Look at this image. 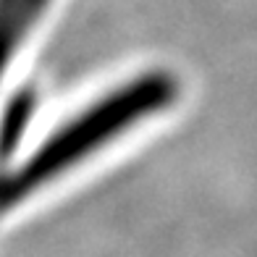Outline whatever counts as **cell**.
<instances>
[{"label":"cell","instance_id":"obj_1","mask_svg":"<svg viewBox=\"0 0 257 257\" xmlns=\"http://www.w3.org/2000/svg\"><path fill=\"white\" fill-rule=\"evenodd\" d=\"M176 95L179 84L171 74H147L128 87L113 92L102 102L92 105L87 113L55 132L21 168L0 179V210L27 200L34 189L48 184L79 158H84L89 150L108 142L142 115L166 108L168 102L176 100Z\"/></svg>","mask_w":257,"mask_h":257},{"label":"cell","instance_id":"obj_2","mask_svg":"<svg viewBox=\"0 0 257 257\" xmlns=\"http://www.w3.org/2000/svg\"><path fill=\"white\" fill-rule=\"evenodd\" d=\"M24 32L27 27L21 24L16 0H0V74H3V66L14 53L16 42L24 37Z\"/></svg>","mask_w":257,"mask_h":257},{"label":"cell","instance_id":"obj_3","mask_svg":"<svg viewBox=\"0 0 257 257\" xmlns=\"http://www.w3.org/2000/svg\"><path fill=\"white\" fill-rule=\"evenodd\" d=\"M29 108H32V95H24L21 100L14 102L8 118H6V126H3V137H0V155H11V147L19 142L21 132H24V123L29 118Z\"/></svg>","mask_w":257,"mask_h":257}]
</instances>
